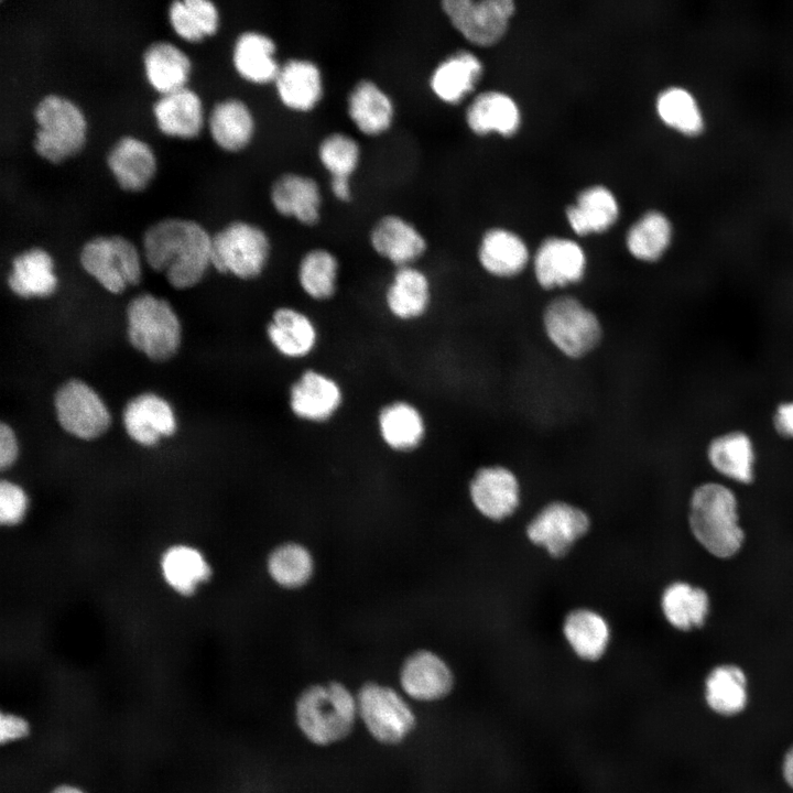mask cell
I'll return each mask as SVG.
<instances>
[{"label":"cell","mask_w":793,"mask_h":793,"mask_svg":"<svg viewBox=\"0 0 793 793\" xmlns=\"http://www.w3.org/2000/svg\"><path fill=\"white\" fill-rule=\"evenodd\" d=\"M291 718L308 746L315 749L340 746L359 727L356 689L338 680L309 683L294 696Z\"/></svg>","instance_id":"obj_1"},{"label":"cell","mask_w":793,"mask_h":793,"mask_svg":"<svg viewBox=\"0 0 793 793\" xmlns=\"http://www.w3.org/2000/svg\"><path fill=\"white\" fill-rule=\"evenodd\" d=\"M143 251L149 265L175 289L196 285L211 265V237L188 219L166 218L150 226Z\"/></svg>","instance_id":"obj_2"},{"label":"cell","mask_w":793,"mask_h":793,"mask_svg":"<svg viewBox=\"0 0 793 793\" xmlns=\"http://www.w3.org/2000/svg\"><path fill=\"white\" fill-rule=\"evenodd\" d=\"M687 522L694 540L714 557L731 558L743 546L746 534L740 524L738 499L720 482H703L693 490Z\"/></svg>","instance_id":"obj_3"},{"label":"cell","mask_w":793,"mask_h":793,"mask_svg":"<svg viewBox=\"0 0 793 793\" xmlns=\"http://www.w3.org/2000/svg\"><path fill=\"white\" fill-rule=\"evenodd\" d=\"M541 329L548 345L569 361L595 354L605 338L598 313L573 293L551 297L541 312Z\"/></svg>","instance_id":"obj_4"},{"label":"cell","mask_w":793,"mask_h":793,"mask_svg":"<svg viewBox=\"0 0 793 793\" xmlns=\"http://www.w3.org/2000/svg\"><path fill=\"white\" fill-rule=\"evenodd\" d=\"M356 696L359 727L371 741L395 749L412 739L419 726L415 705L397 686L369 680Z\"/></svg>","instance_id":"obj_5"},{"label":"cell","mask_w":793,"mask_h":793,"mask_svg":"<svg viewBox=\"0 0 793 793\" xmlns=\"http://www.w3.org/2000/svg\"><path fill=\"white\" fill-rule=\"evenodd\" d=\"M271 257V238L256 224L236 220L211 237V265L239 280L253 281L262 276Z\"/></svg>","instance_id":"obj_6"},{"label":"cell","mask_w":793,"mask_h":793,"mask_svg":"<svg viewBox=\"0 0 793 793\" xmlns=\"http://www.w3.org/2000/svg\"><path fill=\"white\" fill-rule=\"evenodd\" d=\"M34 119L37 128L33 146L42 159L59 163L84 145L86 119L72 100L57 95L43 97L34 109Z\"/></svg>","instance_id":"obj_7"},{"label":"cell","mask_w":793,"mask_h":793,"mask_svg":"<svg viewBox=\"0 0 793 793\" xmlns=\"http://www.w3.org/2000/svg\"><path fill=\"white\" fill-rule=\"evenodd\" d=\"M127 318L128 338L135 349L155 361L167 360L176 354L182 328L167 301L141 294L130 301Z\"/></svg>","instance_id":"obj_8"},{"label":"cell","mask_w":793,"mask_h":793,"mask_svg":"<svg viewBox=\"0 0 793 793\" xmlns=\"http://www.w3.org/2000/svg\"><path fill=\"white\" fill-rule=\"evenodd\" d=\"M589 514L579 506L564 500L545 503L525 526L528 541L553 558L567 555L587 535Z\"/></svg>","instance_id":"obj_9"},{"label":"cell","mask_w":793,"mask_h":793,"mask_svg":"<svg viewBox=\"0 0 793 793\" xmlns=\"http://www.w3.org/2000/svg\"><path fill=\"white\" fill-rule=\"evenodd\" d=\"M585 249L574 239L547 237L532 253L531 274L536 286L555 294L568 292L588 275Z\"/></svg>","instance_id":"obj_10"},{"label":"cell","mask_w":793,"mask_h":793,"mask_svg":"<svg viewBox=\"0 0 793 793\" xmlns=\"http://www.w3.org/2000/svg\"><path fill=\"white\" fill-rule=\"evenodd\" d=\"M79 259L85 271L113 294L141 280L139 252L124 237H95L83 246Z\"/></svg>","instance_id":"obj_11"},{"label":"cell","mask_w":793,"mask_h":793,"mask_svg":"<svg viewBox=\"0 0 793 793\" xmlns=\"http://www.w3.org/2000/svg\"><path fill=\"white\" fill-rule=\"evenodd\" d=\"M290 413L301 422L325 424L336 417L345 404V390L332 374L306 368L287 389Z\"/></svg>","instance_id":"obj_12"},{"label":"cell","mask_w":793,"mask_h":793,"mask_svg":"<svg viewBox=\"0 0 793 793\" xmlns=\"http://www.w3.org/2000/svg\"><path fill=\"white\" fill-rule=\"evenodd\" d=\"M441 7L450 24L478 46L496 44L514 12L511 0H444Z\"/></svg>","instance_id":"obj_13"},{"label":"cell","mask_w":793,"mask_h":793,"mask_svg":"<svg viewBox=\"0 0 793 793\" xmlns=\"http://www.w3.org/2000/svg\"><path fill=\"white\" fill-rule=\"evenodd\" d=\"M469 500L485 519L502 522L520 508L522 486L518 475L502 464L479 467L468 484Z\"/></svg>","instance_id":"obj_14"},{"label":"cell","mask_w":793,"mask_h":793,"mask_svg":"<svg viewBox=\"0 0 793 793\" xmlns=\"http://www.w3.org/2000/svg\"><path fill=\"white\" fill-rule=\"evenodd\" d=\"M454 684L449 664L436 652L421 649L402 661L395 686L416 706L443 700L452 693Z\"/></svg>","instance_id":"obj_15"},{"label":"cell","mask_w":793,"mask_h":793,"mask_svg":"<svg viewBox=\"0 0 793 793\" xmlns=\"http://www.w3.org/2000/svg\"><path fill=\"white\" fill-rule=\"evenodd\" d=\"M54 404L59 425L78 438H96L111 424L110 413L100 397L80 380L65 382L56 391Z\"/></svg>","instance_id":"obj_16"},{"label":"cell","mask_w":793,"mask_h":793,"mask_svg":"<svg viewBox=\"0 0 793 793\" xmlns=\"http://www.w3.org/2000/svg\"><path fill=\"white\" fill-rule=\"evenodd\" d=\"M319 337L313 317L289 304L273 308L265 324L269 345L279 357L289 361L309 358L318 347Z\"/></svg>","instance_id":"obj_17"},{"label":"cell","mask_w":793,"mask_h":793,"mask_svg":"<svg viewBox=\"0 0 793 793\" xmlns=\"http://www.w3.org/2000/svg\"><path fill=\"white\" fill-rule=\"evenodd\" d=\"M368 241L373 253L393 269L416 265L428 249L420 229L397 214L378 218L369 230Z\"/></svg>","instance_id":"obj_18"},{"label":"cell","mask_w":793,"mask_h":793,"mask_svg":"<svg viewBox=\"0 0 793 793\" xmlns=\"http://www.w3.org/2000/svg\"><path fill=\"white\" fill-rule=\"evenodd\" d=\"M433 301V282L424 269L417 264L393 269L383 291V305L391 318L399 323L421 321Z\"/></svg>","instance_id":"obj_19"},{"label":"cell","mask_w":793,"mask_h":793,"mask_svg":"<svg viewBox=\"0 0 793 793\" xmlns=\"http://www.w3.org/2000/svg\"><path fill=\"white\" fill-rule=\"evenodd\" d=\"M476 257L484 274L502 282L521 278L530 269L532 260L522 237L506 228L487 230L479 241Z\"/></svg>","instance_id":"obj_20"},{"label":"cell","mask_w":793,"mask_h":793,"mask_svg":"<svg viewBox=\"0 0 793 793\" xmlns=\"http://www.w3.org/2000/svg\"><path fill=\"white\" fill-rule=\"evenodd\" d=\"M273 86L280 104L295 113H308L316 109L325 93L321 67L304 57L284 61Z\"/></svg>","instance_id":"obj_21"},{"label":"cell","mask_w":793,"mask_h":793,"mask_svg":"<svg viewBox=\"0 0 793 793\" xmlns=\"http://www.w3.org/2000/svg\"><path fill=\"white\" fill-rule=\"evenodd\" d=\"M269 197L273 209L304 227L316 226L322 218L323 196L318 182L309 175L286 172L272 183Z\"/></svg>","instance_id":"obj_22"},{"label":"cell","mask_w":793,"mask_h":793,"mask_svg":"<svg viewBox=\"0 0 793 793\" xmlns=\"http://www.w3.org/2000/svg\"><path fill=\"white\" fill-rule=\"evenodd\" d=\"M376 423L381 441L395 452L419 448L427 434L424 412L406 399H394L381 405Z\"/></svg>","instance_id":"obj_23"},{"label":"cell","mask_w":793,"mask_h":793,"mask_svg":"<svg viewBox=\"0 0 793 793\" xmlns=\"http://www.w3.org/2000/svg\"><path fill=\"white\" fill-rule=\"evenodd\" d=\"M346 109L351 123L366 137L388 132L395 118L391 96L372 79H360L351 87Z\"/></svg>","instance_id":"obj_24"},{"label":"cell","mask_w":793,"mask_h":793,"mask_svg":"<svg viewBox=\"0 0 793 793\" xmlns=\"http://www.w3.org/2000/svg\"><path fill=\"white\" fill-rule=\"evenodd\" d=\"M275 41L268 34L248 30L240 33L232 47V65L237 74L253 85H273L281 63Z\"/></svg>","instance_id":"obj_25"},{"label":"cell","mask_w":793,"mask_h":793,"mask_svg":"<svg viewBox=\"0 0 793 793\" xmlns=\"http://www.w3.org/2000/svg\"><path fill=\"white\" fill-rule=\"evenodd\" d=\"M706 457L710 467L729 480L749 485L754 479L756 447L745 431L731 430L713 437Z\"/></svg>","instance_id":"obj_26"},{"label":"cell","mask_w":793,"mask_h":793,"mask_svg":"<svg viewBox=\"0 0 793 793\" xmlns=\"http://www.w3.org/2000/svg\"><path fill=\"white\" fill-rule=\"evenodd\" d=\"M563 637L582 660L597 661L608 650L612 630L607 617L590 607L569 610L562 623Z\"/></svg>","instance_id":"obj_27"},{"label":"cell","mask_w":793,"mask_h":793,"mask_svg":"<svg viewBox=\"0 0 793 793\" xmlns=\"http://www.w3.org/2000/svg\"><path fill=\"white\" fill-rule=\"evenodd\" d=\"M123 424L129 436L144 446H152L161 436H171L176 431L171 405L153 393L140 394L126 405Z\"/></svg>","instance_id":"obj_28"},{"label":"cell","mask_w":793,"mask_h":793,"mask_svg":"<svg viewBox=\"0 0 793 793\" xmlns=\"http://www.w3.org/2000/svg\"><path fill=\"white\" fill-rule=\"evenodd\" d=\"M660 609L669 626L688 632L704 627L710 611L706 589L685 580L669 583L660 596Z\"/></svg>","instance_id":"obj_29"},{"label":"cell","mask_w":793,"mask_h":793,"mask_svg":"<svg viewBox=\"0 0 793 793\" xmlns=\"http://www.w3.org/2000/svg\"><path fill=\"white\" fill-rule=\"evenodd\" d=\"M107 165L118 185L124 191L143 189L156 170L152 149L142 140L126 135L120 138L107 154Z\"/></svg>","instance_id":"obj_30"},{"label":"cell","mask_w":793,"mask_h":793,"mask_svg":"<svg viewBox=\"0 0 793 793\" xmlns=\"http://www.w3.org/2000/svg\"><path fill=\"white\" fill-rule=\"evenodd\" d=\"M295 278L298 289L308 300L326 303L338 292L340 261L328 248H311L300 258Z\"/></svg>","instance_id":"obj_31"},{"label":"cell","mask_w":793,"mask_h":793,"mask_svg":"<svg viewBox=\"0 0 793 793\" xmlns=\"http://www.w3.org/2000/svg\"><path fill=\"white\" fill-rule=\"evenodd\" d=\"M214 142L222 150L238 152L252 141L256 119L250 107L239 98H226L216 102L208 117Z\"/></svg>","instance_id":"obj_32"},{"label":"cell","mask_w":793,"mask_h":793,"mask_svg":"<svg viewBox=\"0 0 793 793\" xmlns=\"http://www.w3.org/2000/svg\"><path fill=\"white\" fill-rule=\"evenodd\" d=\"M153 115L159 129L172 137L194 138L204 123L202 101L187 87L162 95L153 105Z\"/></svg>","instance_id":"obj_33"},{"label":"cell","mask_w":793,"mask_h":793,"mask_svg":"<svg viewBox=\"0 0 793 793\" xmlns=\"http://www.w3.org/2000/svg\"><path fill=\"white\" fill-rule=\"evenodd\" d=\"M481 70V63L474 54L458 51L433 69L428 79L430 88L441 101L458 104L474 89Z\"/></svg>","instance_id":"obj_34"},{"label":"cell","mask_w":793,"mask_h":793,"mask_svg":"<svg viewBox=\"0 0 793 793\" xmlns=\"http://www.w3.org/2000/svg\"><path fill=\"white\" fill-rule=\"evenodd\" d=\"M618 216L615 196L602 186L582 192L576 204L566 209L567 222L579 237L606 232L616 224Z\"/></svg>","instance_id":"obj_35"},{"label":"cell","mask_w":793,"mask_h":793,"mask_svg":"<svg viewBox=\"0 0 793 793\" xmlns=\"http://www.w3.org/2000/svg\"><path fill=\"white\" fill-rule=\"evenodd\" d=\"M704 696L707 706L718 715L740 714L749 699L746 673L736 664L716 665L706 676Z\"/></svg>","instance_id":"obj_36"},{"label":"cell","mask_w":793,"mask_h":793,"mask_svg":"<svg viewBox=\"0 0 793 793\" xmlns=\"http://www.w3.org/2000/svg\"><path fill=\"white\" fill-rule=\"evenodd\" d=\"M53 268V260L45 250L32 248L14 257L8 284L21 297H46L57 286Z\"/></svg>","instance_id":"obj_37"},{"label":"cell","mask_w":793,"mask_h":793,"mask_svg":"<svg viewBox=\"0 0 793 793\" xmlns=\"http://www.w3.org/2000/svg\"><path fill=\"white\" fill-rule=\"evenodd\" d=\"M143 65L148 82L162 95L185 87L191 72L188 56L165 41L154 42L146 47Z\"/></svg>","instance_id":"obj_38"},{"label":"cell","mask_w":793,"mask_h":793,"mask_svg":"<svg viewBox=\"0 0 793 793\" xmlns=\"http://www.w3.org/2000/svg\"><path fill=\"white\" fill-rule=\"evenodd\" d=\"M466 121L477 134L498 132L511 135L520 124V112L517 104L509 96L488 91L478 95L466 111Z\"/></svg>","instance_id":"obj_39"},{"label":"cell","mask_w":793,"mask_h":793,"mask_svg":"<svg viewBox=\"0 0 793 793\" xmlns=\"http://www.w3.org/2000/svg\"><path fill=\"white\" fill-rule=\"evenodd\" d=\"M670 220L659 211H649L639 218L626 235V248L632 259L654 264L663 259L672 243Z\"/></svg>","instance_id":"obj_40"},{"label":"cell","mask_w":793,"mask_h":793,"mask_svg":"<svg viewBox=\"0 0 793 793\" xmlns=\"http://www.w3.org/2000/svg\"><path fill=\"white\" fill-rule=\"evenodd\" d=\"M174 32L188 42H197L216 32L219 13L209 0H175L167 10Z\"/></svg>","instance_id":"obj_41"},{"label":"cell","mask_w":793,"mask_h":793,"mask_svg":"<svg viewBox=\"0 0 793 793\" xmlns=\"http://www.w3.org/2000/svg\"><path fill=\"white\" fill-rule=\"evenodd\" d=\"M162 571L166 582L182 595L192 594L199 582L210 576V568L202 554L183 545L173 546L165 552Z\"/></svg>","instance_id":"obj_42"},{"label":"cell","mask_w":793,"mask_h":793,"mask_svg":"<svg viewBox=\"0 0 793 793\" xmlns=\"http://www.w3.org/2000/svg\"><path fill=\"white\" fill-rule=\"evenodd\" d=\"M313 569L314 562L309 551L297 543L279 545L268 558L270 576L285 588H297L306 584Z\"/></svg>","instance_id":"obj_43"},{"label":"cell","mask_w":793,"mask_h":793,"mask_svg":"<svg viewBox=\"0 0 793 793\" xmlns=\"http://www.w3.org/2000/svg\"><path fill=\"white\" fill-rule=\"evenodd\" d=\"M317 159L330 177H351L360 164L361 149L351 135L333 132L321 140Z\"/></svg>","instance_id":"obj_44"},{"label":"cell","mask_w":793,"mask_h":793,"mask_svg":"<svg viewBox=\"0 0 793 793\" xmlns=\"http://www.w3.org/2000/svg\"><path fill=\"white\" fill-rule=\"evenodd\" d=\"M656 110L664 123L685 134H696L703 129V118L697 104L683 88L664 90L658 98Z\"/></svg>","instance_id":"obj_45"},{"label":"cell","mask_w":793,"mask_h":793,"mask_svg":"<svg viewBox=\"0 0 793 793\" xmlns=\"http://www.w3.org/2000/svg\"><path fill=\"white\" fill-rule=\"evenodd\" d=\"M26 507V496L19 486L9 481L0 484V521L2 524L19 523L25 514Z\"/></svg>","instance_id":"obj_46"},{"label":"cell","mask_w":793,"mask_h":793,"mask_svg":"<svg viewBox=\"0 0 793 793\" xmlns=\"http://www.w3.org/2000/svg\"><path fill=\"white\" fill-rule=\"evenodd\" d=\"M772 425L781 437L793 441V399L783 400L775 405Z\"/></svg>","instance_id":"obj_47"},{"label":"cell","mask_w":793,"mask_h":793,"mask_svg":"<svg viewBox=\"0 0 793 793\" xmlns=\"http://www.w3.org/2000/svg\"><path fill=\"white\" fill-rule=\"evenodd\" d=\"M30 731L29 723L21 716L3 713L0 720V738L1 742H10L19 740L28 736Z\"/></svg>","instance_id":"obj_48"},{"label":"cell","mask_w":793,"mask_h":793,"mask_svg":"<svg viewBox=\"0 0 793 793\" xmlns=\"http://www.w3.org/2000/svg\"><path fill=\"white\" fill-rule=\"evenodd\" d=\"M18 443L12 428L6 423L0 425V467H10L18 456Z\"/></svg>","instance_id":"obj_49"},{"label":"cell","mask_w":793,"mask_h":793,"mask_svg":"<svg viewBox=\"0 0 793 793\" xmlns=\"http://www.w3.org/2000/svg\"><path fill=\"white\" fill-rule=\"evenodd\" d=\"M350 178L351 177L344 176H335L329 178L330 192L333 196L341 203H349L352 198Z\"/></svg>","instance_id":"obj_50"},{"label":"cell","mask_w":793,"mask_h":793,"mask_svg":"<svg viewBox=\"0 0 793 793\" xmlns=\"http://www.w3.org/2000/svg\"><path fill=\"white\" fill-rule=\"evenodd\" d=\"M782 774L786 784L793 790V746L787 750L782 763Z\"/></svg>","instance_id":"obj_51"},{"label":"cell","mask_w":793,"mask_h":793,"mask_svg":"<svg viewBox=\"0 0 793 793\" xmlns=\"http://www.w3.org/2000/svg\"><path fill=\"white\" fill-rule=\"evenodd\" d=\"M51 793H84L80 789L72 785H61L54 789Z\"/></svg>","instance_id":"obj_52"}]
</instances>
